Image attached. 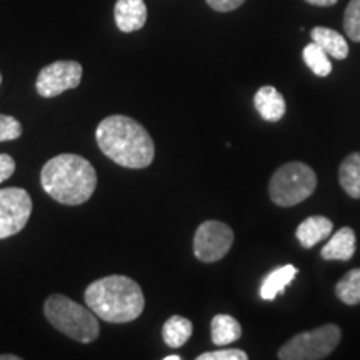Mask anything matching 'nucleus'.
<instances>
[{
    "label": "nucleus",
    "instance_id": "f257e3e1",
    "mask_svg": "<svg viewBox=\"0 0 360 360\" xmlns=\"http://www.w3.org/2000/svg\"><path fill=\"white\" fill-rule=\"evenodd\" d=\"M96 141L102 154L120 167L146 169L154 162V141L132 117H105L96 130Z\"/></svg>",
    "mask_w": 360,
    "mask_h": 360
},
{
    "label": "nucleus",
    "instance_id": "f03ea898",
    "mask_svg": "<svg viewBox=\"0 0 360 360\" xmlns=\"http://www.w3.org/2000/svg\"><path fill=\"white\" fill-rule=\"evenodd\" d=\"M40 184L58 204L80 205L96 192L97 172L84 157L60 154L44 165Z\"/></svg>",
    "mask_w": 360,
    "mask_h": 360
},
{
    "label": "nucleus",
    "instance_id": "7ed1b4c3",
    "mask_svg": "<svg viewBox=\"0 0 360 360\" xmlns=\"http://www.w3.org/2000/svg\"><path fill=\"white\" fill-rule=\"evenodd\" d=\"M84 299L98 319L110 323L134 322L146 307L141 285L125 276H109L92 282Z\"/></svg>",
    "mask_w": 360,
    "mask_h": 360
},
{
    "label": "nucleus",
    "instance_id": "20e7f679",
    "mask_svg": "<svg viewBox=\"0 0 360 360\" xmlns=\"http://www.w3.org/2000/svg\"><path fill=\"white\" fill-rule=\"evenodd\" d=\"M44 314L52 327L82 344L97 340L101 334L97 315L65 295L53 294L45 300Z\"/></svg>",
    "mask_w": 360,
    "mask_h": 360
},
{
    "label": "nucleus",
    "instance_id": "39448f33",
    "mask_svg": "<svg viewBox=\"0 0 360 360\" xmlns=\"http://www.w3.org/2000/svg\"><path fill=\"white\" fill-rule=\"evenodd\" d=\"M317 187V175L307 164L289 162L276 170L269 184V193L274 204L294 207L312 195Z\"/></svg>",
    "mask_w": 360,
    "mask_h": 360
},
{
    "label": "nucleus",
    "instance_id": "423d86ee",
    "mask_svg": "<svg viewBox=\"0 0 360 360\" xmlns=\"http://www.w3.org/2000/svg\"><path fill=\"white\" fill-rule=\"evenodd\" d=\"M342 339L340 328L334 323L302 332L278 350L281 360H322L334 352Z\"/></svg>",
    "mask_w": 360,
    "mask_h": 360
},
{
    "label": "nucleus",
    "instance_id": "0eeeda50",
    "mask_svg": "<svg viewBox=\"0 0 360 360\" xmlns=\"http://www.w3.org/2000/svg\"><path fill=\"white\" fill-rule=\"evenodd\" d=\"M233 244V231L219 220H205L193 236V254L200 262L214 264L229 254Z\"/></svg>",
    "mask_w": 360,
    "mask_h": 360
},
{
    "label": "nucleus",
    "instance_id": "6e6552de",
    "mask_svg": "<svg viewBox=\"0 0 360 360\" xmlns=\"http://www.w3.org/2000/svg\"><path fill=\"white\" fill-rule=\"evenodd\" d=\"M32 214L29 192L19 187L0 188V238L19 233Z\"/></svg>",
    "mask_w": 360,
    "mask_h": 360
},
{
    "label": "nucleus",
    "instance_id": "1a4fd4ad",
    "mask_svg": "<svg viewBox=\"0 0 360 360\" xmlns=\"http://www.w3.org/2000/svg\"><path fill=\"white\" fill-rule=\"evenodd\" d=\"M82 72V65L75 60L52 62L39 72L35 89L40 97L53 98L64 94L65 90L79 87Z\"/></svg>",
    "mask_w": 360,
    "mask_h": 360
},
{
    "label": "nucleus",
    "instance_id": "9d476101",
    "mask_svg": "<svg viewBox=\"0 0 360 360\" xmlns=\"http://www.w3.org/2000/svg\"><path fill=\"white\" fill-rule=\"evenodd\" d=\"M114 15L120 32H135L146 25L147 6L143 0H117Z\"/></svg>",
    "mask_w": 360,
    "mask_h": 360
},
{
    "label": "nucleus",
    "instance_id": "9b49d317",
    "mask_svg": "<svg viewBox=\"0 0 360 360\" xmlns=\"http://www.w3.org/2000/svg\"><path fill=\"white\" fill-rule=\"evenodd\" d=\"M254 105L267 122H278L285 115V101L283 96L272 85H264L254 96Z\"/></svg>",
    "mask_w": 360,
    "mask_h": 360
},
{
    "label": "nucleus",
    "instance_id": "f8f14e48",
    "mask_svg": "<svg viewBox=\"0 0 360 360\" xmlns=\"http://www.w3.org/2000/svg\"><path fill=\"white\" fill-rule=\"evenodd\" d=\"M332 232H334L332 220L322 217V215H312V217H307L297 227L295 236L297 240L300 242V245L305 247V249H312L319 242L330 237Z\"/></svg>",
    "mask_w": 360,
    "mask_h": 360
},
{
    "label": "nucleus",
    "instance_id": "ddd939ff",
    "mask_svg": "<svg viewBox=\"0 0 360 360\" xmlns=\"http://www.w3.org/2000/svg\"><path fill=\"white\" fill-rule=\"evenodd\" d=\"M355 232L350 227H342L337 231L330 240L323 247L321 255L323 260H342L347 262L355 254Z\"/></svg>",
    "mask_w": 360,
    "mask_h": 360
},
{
    "label": "nucleus",
    "instance_id": "4468645a",
    "mask_svg": "<svg viewBox=\"0 0 360 360\" xmlns=\"http://www.w3.org/2000/svg\"><path fill=\"white\" fill-rule=\"evenodd\" d=\"M310 37H312V42L321 45L328 57H334L337 60L347 58V40H345L344 35L337 32V30L327 29V27H315V29H312V32H310Z\"/></svg>",
    "mask_w": 360,
    "mask_h": 360
},
{
    "label": "nucleus",
    "instance_id": "2eb2a0df",
    "mask_svg": "<svg viewBox=\"0 0 360 360\" xmlns=\"http://www.w3.org/2000/svg\"><path fill=\"white\" fill-rule=\"evenodd\" d=\"M297 267L292 264L282 265V267H277L276 270L267 274V277L264 278L262 285H260V297L264 300H274L278 294H283L285 292V287L294 281L297 276Z\"/></svg>",
    "mask_w": 360,
    "mask_h": 360
},
{
    "label": "nucleus",
    "instance_id": "dca6fc26",
    "mask_svg": "<svg viewBox=\"0 0 360 360\" xmlns=\"http://www.w3.org/2000/svg\"><path fill=\"white\" fill-rule=\"evenodd\" d=\"M210 334H212V342L219 347L232 344L242 337V327L237 319L232 315L219 314L212 319L210 323Z\"/></svg>",
    "mask_w": 360,
    "mask_h": 360
},
{
    "label": "nucleus",
    "instance_id": "f3484780",
    "mask_svg": "<svg viewBox=\"0 0 360 360\" xmlns=\"http://www.w3.org/2000/svg\"><path fill=\"white\" fill-rule=\"evenodd\" d=\"M192 332L193 326L188 319L182 315H172L162 327V339L169 347L179 349L187 344V340L192 337Z\"/></svg>",
    "mask_w": 360,
    "mask_h": 360
},
{
    "label": "nucleus",
    "instance_id": "a211bd4d",
    "mask_svg": "<svg viewBox=\"0 0 360 360\" xmlns=\"http://www.w3.org/2000/svg\"><path fill=\"white\" fill-rule=\"evenodd\" d=\"M340 186L354 199H360V152L345 157L339 169Z\"/></svg>",
    "mask_w": 360,
    "mask_h": 360
},
{
    "label": "nucleus",
    "instance_id": "6ab92c4d",
    "mask_svg": "<svg viewBox=\"0 0 360 360\" xmlns=\"http://www.w3.org/2000/svg\"><path fill=\"white\" fill-rule=\"evenodd\" d=\"M335 295L347 305L360 304V269H354L337 282Z\"/></svg>",
    "mask_w": 360,
    "mask_h": 360
},
{
    "label": "nucleus",
    "instance_id": "aec40b11",
    "mask_svg": "<svg viewBox=\"0 0 360 360\" xmlns=\"http://www.w3.org/2000/svg\"><path fill=\"white\" fill-rule=\"evenodd\" d=\"M304 60L317 77H327L332 72L330 58H328L326 51H323L321 45H317L315 42L305 45Z\"/></svg>",
    "mask_w": 360,
    "mask_h": 360
},
{
    "label": "nucleus",
    "instance_id": "412c9836",
    "mask_svg": "<svg viewBox=\"0 0 360 360\" xmlns=\"http://www.w3.org/2000/svg\"><path fill=\"white\" fill-rule=\"evenodd\" d=\"M344 30L354 42H360V0H350L344 15Z\"/></svg>",
    "mask_w": 360,
    "mask_h": 360
},
{
    "label": "nucleus",
    "instance_id": "4be33fe9",
    "mask_svg": "<svg viewBox=\"0 0 360 360\" xmlns=\"http://www.w3.org/2000/svg\"><path fill=\"white\" fill-rule=\"evenodd\" d=\"M22 135V124L15 117L0 114V142L15 141Z\"/></svg>",
    "mask_w": 360,
    "mask_h": 360
},
{
    "label": "nucleus",
    "instance_id": "5701e85b",
    "mask_svg": "<svg viewBox=\"0 0 360 360\" xmlns=\"http://www.w3.org/2000/svg\"><path fill=\"white\" fill-rule=\"evenodd\" d=\"M247 354L244 350L238 349H222L214 350V352H204L200 354L197 360H247Z\"/></svg>",
    "mask_w": 360,
    "mask_h": 360
},
{
    "label": "nucleus",
    "instance_id": "b1692460",
    "mask_svg": "<svg viewBox=\"0 0 360 360\" xmlns=\"http://www.w3.org/2000/svg\"><path fill=\"white\" fill-rule=\"evenodd\" d=\"M15 172V160L8 154H0V184L11 179Z\"/></svg>",
    "mask_w": 360,
    "mask_h": 360
},
{
    "label": "nucleus",
    "instance_id": "393cba45",
    "mask_svg": "<svg viewBox=\"0 0 360 360\" xmlns=\"http://www.w3.org/2000/svg\"><path fill=\"white\" fill-rule=\"evenodd\" d=\"M209 7L217 12H232L245 2V0H205Z\"/></svg>",
    "mask_w": 360,
    "mask_h": 360
},
{
    "label": "nucleus",
    "instance_id": "a878e982",
    "mask_svg": "<svg viewBox=\"0 0 360 360\" xmlns=\"http://www.w3.org/2000/svg\"><path fill=\"white\" fill-rule=\"evenodd\" d=\"M305 2L310 4V6H317V7H330V6H335L339 0H305Z\"/></svg>",
    "mask_w": 360,
    "mask_h": 360
},
{
    "label": "nucleus",
    "instance_id": "bb28decb",
    "mask_svg": "<svg viewBox=\"0 0 360 360\" xmlns=\"http://www.w3.org/2000/svg\"><path fill=\"white\" fill-rule=\"evenodd\" d=\"M20 357H17V355H12V354H8V355H0V360H19Z\"/></svg>",
    "mask_w": 360,
    "mask_h": 360
},
{
    "label": "nucleus",
    "instance_id": "cd10ccee",
    "mask_svg": "<svg viewBox=\"0 0 360 360\" xmlns=\"http://www.w3.org/2000/svg\"><path fill=\"white\" fill-rule=\"evenodd\" d=\"M182 357L180 355H167V357H164V360H180Z\"/></svg>",
    "mask_w": 360,
    "mask_h": 360
},
{
    "label": "nucleus",
    "instance_id": "c85d7f7f",
    "mask_svg": "<svg viewBox=\"0 0 360 360\" xmlns=\"http://www.w3.org/2000/svg\"><path fill=\"white\" fill-rule=\"evenodd\" d=\"M0 84H2V74H0Z\"/></svg>",
    "mask_w": 360,
    "mask_h": 360
}]
</instances>
